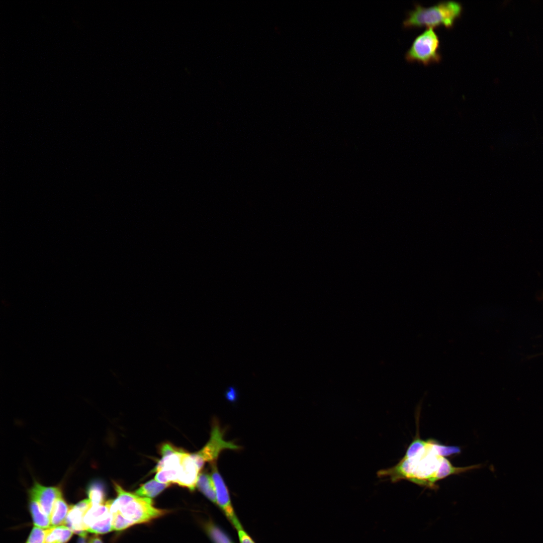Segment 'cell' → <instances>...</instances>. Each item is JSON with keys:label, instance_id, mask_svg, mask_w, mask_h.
<instances>
[{"label": "cell", "instance_id": "2", "mask_svg": "<svg viewBox=\"0 0 543 543\" xmlns=\"http://www.w3.org/2000/svg\"><path fill=\"white\" fill-rule=\"evenodd\" d=\"M463 9L462 4L455 1H441L429 7L415 4L414 8L407 13L402 26L404 28L424 26L434 28L443 25L450 29L461 17Z\"/></svg>", "mask_w": 543, "mask_h": 543}, {"label": "cell", "instance_id": "14", "mask_svg": "<svg viewBox=\"0 0 543 543\" xmlns=\"http://www.w3.org/2000/svg\"><path fill=\"white\" fill-rule=\"evenodd\" d=\"M86 493L92 505L105 503V487L101 481H92L87 487Z\"/></svg>", "mask_w": 543, "mask_h": 543}, {"label": "cell", "instance_id": "13", "mask_svg": "<svg viewBox=\"0 0 543 543\" xmlns=\"http://www.w3.org/2000/svg\"><path fill=\"white\" fill-rule=\"evenodd\" d=\"M29 509L34 526L43 529L51 527L50 517L44 513L38 501L32 496H30Z\"/></svg>", "mask_w": 543, "mask_h": 543}, {"label": "cell", "instance_id": "5", "mask_svg": "<svg viewBox=\"0 0 543 543\" xmlns=\"http://www.w3.org/2000/svg\"><path fill=\"white\" fill-rule=\"evenodd\" d=\"M224 434V431L219 423L217 421H214L209 441L201 449L191 454L200 470L206 463L212 464L216 462L220 453L225 449L237 450L240 448L239 446L233 442L225 440Z\"/></svg>", "mask_w": 543, "mask_h": 543}, {"label": "cell", "instance_id": "22", "mask_svg": "<svg viewBox=\"0 0 543 543\" xmlns=\"http://www.w3.org/2000/svg\"><path fill=\"white\" fill-rule=\"evenodd\" d=\"M236 390L233 387H229L226 392V397L229 401H234L236 398Z\"/></svg>", "mask_w": 543, "mask_h": 543}, {"label": "cell", "instance_id": "4", "mask_svg": "<svg viewBox=\"0 0 543 543\" xmlns=\"http://www.w3.org/2000/svg\"><path fill=\"white\" fill-rule=\"evenodd\" d=\"M439 37L432 28H428L417 36L405 54L406 60L417 61L427 65L438 63L441 60L439 51Z\"/></svg>", "mask_w": 543, "mask_h": 543}, {"label": "cell", "instance_id": "16", "mask_svg": "<svg viewBox=\"0 0 543 543\" xmlns=\"http://www.w3.org/2000/svg\"><path fill=\"white\" fill-rule=\"evenodd\" d=\"M197 486L208 499L213 503H216L215 488L211 475L206 472L200 474Z\"/></svg>", "mask_w": 543, "mask_h": 543}, {"label": "cell", "instance_id": "3", "mask_svg": "<svg viewBox=\"0 0 543 543\" xmlns=\"http://www.w3.org/2000/svg\"><path fill=\"white\" fill-rule=\"evenodd\" d=\"M114 486L117 497L111 500L110 512L120 514L130 526L148 522L164 514V510L153 506L151 498L127 492L116 482Z\"/></svg>", "mask_w": 543, "mask_h": 543}, {"label": "cell", "instance_id": "11", "mask_svg": "<svg viewBox=\"0 0 543 543\" xmlns=\"http://www.w3.org/2000/svg\"><path fill=\"white\" fill-rule=\"evenodd\" d=\"M62 496H59L55 501L50 517L51 527L64 524L70 509Z\"/></svg>", "mask_w": 543, "mask_h": 543}, {"label": "cell", "instance_id": "1", "mask_svg": "<svg viewBox=\"0 0 543 543\" xmlns=\"http://www.w3.org/2000/svg\"><path fill=\"white\" fill-rule=\"evenodd\" d=\"M437 443L433 439L426 440L424 446L415 455L403 457L395 466L379 470L378 477L389 479L392 483L407 480L426 488H437L435 483L443 479L440 470L445 459L439 454Z\"/></svg>", "mask_w": 543, "mask_h": 543}, {"label": "cell", "instance_id": "9", "mask_svg": "<svg viewBox=\"0 0 543 543\" xmlns=\"http://www.w3.org/2000/svg\"><path fill=\"white\" fill-rule=\"evenodd\" d=\"M61 495L59 488L45 487L37 482L29 491V496L38 501L42 511L49 517L55 500Z\"/></svg>", "mask_w": 543, "mask_h": 543}, {"label": "cell", "instance_id": "24", "mask_svg": "<svg viewBox=\"0 0 543 543\" xmlns=\"http://www.w3.org/2000/svg\"><path fill=\"white\" fill-rule=\"evenodd\" d=\"M86 537H80L77 541V543H87L86 541Z\"/></svg>", "mask_w": 543, "mask_h": 543}, {"label": "cell", "instance_id": "8", "mask_svg": "<svg viewBox=\"0 0 543 543\" xmlns=\"http://www.w3.org/2000/svg\"><path fill=\"white\" fill-rule=\"evenodd\" d=\"M92 506L88 499L70 506L64 525L81 537H86L87 531L84 523V517Z\"/></svg>", "mask_w": 543, "mask_h": 543}, {"label": "cell", "instance_id": "17", "mask_svg": "<svg viewBox=\"0 0 543 543\" xmlns=\"http://www.w3.org/2000/svg\"><path fill=\"white\" fill-rule=\"evenodd\" d=\"M180 467L179 468H163L158 471L155 476V480L164 484L176 483Z\"/></svg>", "mask_w": 543, "mask_h": 543}, {"label": "cell", "instance_id": "19", "mask_svg": "<svg viewBox=\"0 0 543 543\" xmlns=\"http://www.w3.org/2000/svg\"><path fill=\"white\" fill-rule=\"evenodd\" d=\"M47 530L34 526L26 543H45Z\"/></svg>", "mask_w": 543, "mask_h": 543}, {"label": "cell", "instance_id": "20", "mask_svg": "<svg viewBox=\"0 0 543 543\" xmlns=\"http://www.w3.org/2000/svg\"><path fill=\"white\" fill-rule=\"evenodd\" d=\"M182 450V449L175 447L170 443H164L161 444L160 448L162 457L174 454Z\"/></svg>", "mask_w": 543, "mask_h": 543}, {"label": "cell", "instance_id": "23", "mask_svg": "<svg viewBox=\"0 0 543 543\" xmlns=\"http://www.w3.org/2000/svg\"><path fill=\"white\" fill-rule=\"evenodd\" d=\"M89 543H103V542L100 537L97 535H95L90 538Z\"/></svg>", "mask_w": 543, "mask_h": 543}, {"label": "cell", "instance_id": "10", "mask_svg": "<svg viewBox=\"0 0 543 543\" xmlns=\"http://www.w3.org/2000/svg\"><path fill=\"white\" fill-rule=\"evenodd\" d=\"M200 471L191 454L185 452L181 461V466L176 481L179 486L194 490L197 484Z\"/></svg>", "mask_w": 543, "mask_h": 543}, {"label": "cell", "instance_id": "6", "mask_svg": "<svg viewBox=\"0 0 543 543\" xmlns=\"http://www.w3.org/2000/svg\"><path fill=\"white\" fill-rule=\"evenodd\" d=\"M111 500L104 504L93 505L86 513L84 523L86 531L95 534H104L112 529L110 512Z\"/></svg>", "mask_w": 543, "mask_h": 543}, {"label": "cell", "instance_id": "18", "mask_svg": "<svg viewBox=\"0 0 543 543\" xmlns=\"http://www.w3.org/2000/svg\"><path fill=\"white\" fill-rule=\"evenodd\" d=\"M206 529L214 543H232L229 536L214 524L208 523Z\"/></svg>", "mask_w": 543, "mask_h": 543}, {"label": "cell", "instance_id": "21", "mask_svg": "<svg viewBox=\"0 0 543 543\" xmlns=\"http://www.w3.org/2000/svg\"><path fill=\"white\" fill-rule=\"evenodd\" d=\"M240 543H254L251 538L242 529V527L237 529Z\"/></svg>", "mask_w": 543, "mask_h": 543}, {"label": "cell", "instance_id": "12", "mask_svg": "<svg viewBox=\"0 0 543 543\" xmlns=\"http://www.w3.org/2000/svg\"><path fill=\"white\" fill-rule=\"evenodd\" d=\"M72 533V531L66 526H52L47 529L45 543H67Z\"/></svg>", "mask_w": 543, "mask_h": 543}, {"label": "cell", "instance_id": "15", "mask_svg": "<svg viewBox=\"0 0 543 543\" xmlns=\"http://www.w3.org/2000/svg\"><path fill=\"white\" fill-rule=\"evenodd\" d=\"M169 485V484L161 483L155 479H152L141 485L135 491V494L140 497L153 498Z\"/></svg>", "mask_w": 543, "mask_h": 543}, {"label": "cell", "instance_id": "7", "mask_svg": "<svg viewBox=\"0 0 543 543\" xmlns=\"http://www.w3.org/2000/svg\"><path fill=\"white\" fill-rule=\"evenodd\" d=\"M211 476L215 488L216 503L225 512L227 517L238 529L241 525L236 517L232 506L227 487L219 472L216 462L211 464Z\"/></svg>", "mask_w": 543, "mask_h": 543}]
</instances>
